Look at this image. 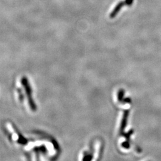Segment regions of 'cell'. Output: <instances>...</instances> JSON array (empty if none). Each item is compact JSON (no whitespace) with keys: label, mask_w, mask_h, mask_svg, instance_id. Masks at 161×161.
<instances>
[{"label":"cell","mask_w":161,"mask_h":161,"mask_svg":"<svg viewBox=\"0 0 161 161\" xmlns=\"http://www.w3.org/2000/svg\"><path fill=\"white\" fill-rule=\"evenodd\" d=\"M134 0H125L124 1H122L118 4V5L116 6L114 8V10H113V12H112L110 14V17H114L116 15V14H118V13L119 12V10H121V8L124 6V5H131L132 2Z\"/></svg>","instance_id":"cell-1"}]
</instances>
